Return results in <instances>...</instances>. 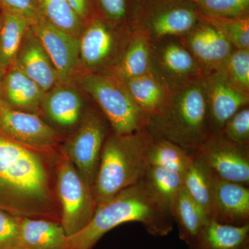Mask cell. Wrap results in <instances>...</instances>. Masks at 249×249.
Listing matches in <instances>:
<instances>
[{"mask_svg":"<svg viewBox=\"0 0 249 249\" xmlns=\"http://www.w3.org/2000/svg\"><path fill=\"white\" fill-rule=\"evenodd\" d=\"M221 134L225 138L239 145H249V106L236 112L223 127Z\"/></svg>","mask_w":249,"mask_h":249,"instance_id":"836d02e7","label":"cell"},{"mask_svg":"<svg viewBox=\"0 0 249 249\" xmlns=\"http://www.w3.org/2000/svg\"><path fill=\"white\" fill-rule=\"evenodd\" d=\"M0 12L18 15L32 24L40 18L38 0H0Z\"/></svg>","mask_w":249,"mask_h":249,"instance_id":"d590c367","label":"cell"},{"mask_svg":"<svg viewBox=\"0 0 249 249\" xmlns=\"http://www.w3.org/2000/svg\"><path fill=\"white\" fill-rule=\"evenodd\" d=\"M18 220L19 248L67 249L68 237L61 223L26 217H18Z\"/></svg>","mask_w":249,"mask_h":249,"instance_id":"ac0fdd59","label":"cell"},{"mask_svg":"<svg viewBox=\"0 0 249 249\" xmlns=\"http://www.w3.org/2000/svg\"><path fill=\"white\" fill-rule=\"evenodd\" d=\"M57 193L61 206V224L67 237L80 232L97 209L93 189L65 155L58 167Z\"/></svg>","mask_w":249,"mask_h":249,"instance_id":"9c48e42d","label":"cell"},{"mask_svg":"<svg viewBox=\"0 0 249 249\" xmlns=\"http://www.w3.org/2000/svg\"><path fill=\"white\" fill-rule=\"evenodd\" d=\"M201 16L232 18L249 16V0H191Z\"/></svg>","mask_w":249,"mask_h":249,"instance_id":"1f68e13d","label":"cell"},{"mask_svg":"<svg viewBox=\"0 0 249 249\" xmlns=\"http://www.w3.org/2000/svg\"><path fill=\"white\" fill-rule=\"evenodd\" d=\"M68 1L84 24L96 16L93 0H68Z\"/></svg>","mask_w":249,"mask_h":249,"instance_id":"8d00e7d4","label":"cell"},{"mask_svg":"<svg viewBox=\"0 0 249 249\" xmlns=\"http://www.w3.org/2000/svg\"><path fill=\"white\" fill-rule=\"evenodd\" d=\"M107 137L104 118L96 111H89L83 114L79 127L65 143V155L92 189Z\"/></svg>","mask_w":249,"mask_h":249,"instance_id":"30bf717a","label":"cell"},{"mask_svg":"<svg viewBox=\"0 0 249 249\" xmlns=\"http://www.w3.org/2000/svg\"><path fill=\"white\" fill-rule=\"evenodd\" d=\"M222 70L232 84L249 94V49H235Z\"/></svg>","mask_w":249,"mask_h":249,"instance_id":"d6a6232c","label":"cell"},{"mask_svg":"<svg viewBox=\"0 0 249 249\" xmlns=\"http://www.w3.org/2000/svg\"><path fill=\"white\" fill-rule=\"evenodd\" d=\"M131 34L96 15L85 22L78 37L80 67L85 73L110 71L120 60Z\"/></svg>","mask_w":249,"mask_h":249,"instance_id":"8992f818","label":"cell"},{"mask_svg":"<svg viewBox=\"0 0 249 249\" xmlns=\"http://www.w3.org/2000/svg\"><path fill=\"white\" fill-rule=\"evenodd\" d=\"M143 179L156 201L172 216L177 198L183 187V175L150 166Z\"/></svg>","mask_w":249,"mask_h":249,"instance_id":"484cf974","label":"cell"},{"mask_svg":"<svg viewBox=\"0 0 249 249\" xmlns=\"http://www.w3.org/2000/svg\"><path fill=\"white\" fill-rule=\"evenodd\" d=\"M201 19L200 13L191 0H141L132 31H143L151 41L181 37Z\"/></svg>","mask_w":249,"mask_h":249,"instance_id":"52a82bcc","label":"cell"},{"mask_svg":"<svg viewBox=\"0 0 249 249\" xmlns=\"http://www.w3.org/2000/svg\"><path fill=\"white\" fill-rule=\"evenodd\" d=\"M151 40L145 32L134 30L122 56L109 73L123 81L150 73Z\"/></svg>","mask_w":249,"mask_h":249,"instance_id":"44dd1931","label":"cell"},{"mask_svg":"<svg viewBox=\"0 0 249 249\" xmlns=\"http://www.w3.org/2000/svg\"><path fill=\"white\" fill-rule=\"evenodd\" d=\"M0 24H1V19H0Z\"/></svg>","mask_w":249,"mask_h":249,"instance_id":"ab89813d","label":"cell"},{"mask_svg":"<svg viewBox=\"0 0 249 249\" xmlns=\"http://www.w3.org/2000/svg\"><path fill=\"white\" fill-rule=\"evenodd\" d=\"M31 29L48 54L58 75V83L70 84L80 66L79 39L40 18Z\"/></svg>","mask_w":249,"mask_h":249,"instance_id":"7c38bea8","label":"cell"},{"mask_svg":"<svg viewBox=\"0 0 249 249\" xmlns=\"http://www.w3.org/2000/svg\"><path fill=\"white\" fill-rule=\"evenodd\" d=\"M124 82L134 101L149 118L164 110L173 98L174 93L150 73Z\"/></svg>","mask_w":249,"mask_h":249,"instance_id":"603a6c76","label":"cell"},{"mask_svg":"<svg viewBox=\"0 0 249 249\" xmlns=\"http://www.w3.org/2000/svg\"><path fill=\"white\" fill-rule=\"evenodd\" d=\"M146 129L195 153L212 135L203 80L174 93L168 107L150 118Z\"/></svg>","mask_w":249,"mask_h":249,"instance_id":"277c9868","label":"cell"},{"mask_svg":"<svg viewBox=\"0 0 249 249\" xmlns=\"http://www.w3.org/2000/svg\"><path fill=\"white\" fill-rule=\"evenodd\" d=\"M214 175L196 156L183 175V186L187 193L207 214L210 219L213 213V191Z\"/></svg>","mask_w":249,"mask_h":249,"instance_id":"4316f807","label":"cell"},{"mask_svg":"<svg viewBox=\"0 0 249 249\" xmlns=\"http://www.w3.org/2000/svg\"><path fill=\"white\" fill-rule=\"evenodd\" d=\"M193 155L217 178L246 186L249 184L248 145H239L221 134H213Z\"/></svg>","mask_w":249,"mask_h":249,"instance_id":"8fae6325","label":"cell"},{"mask_svg":"<svg viewBox=\"0 0 249 249\" xmlns=\"http://www.w3.org/2000/svg\"><path fill=\"white\" fill-rule=\"evenodd\" d=\"M45 162L0 130V209L18 217L55 219Z\"/></svg>","mask_w":249,"mask_h":249,"instance_id":"6da1fadb","label":"cell"},{"mask_svg":"<svg viewBox=\"0 0 249 249\" xmlns=\"http://www.w3.org/2000/svg\"><path fill=\"white\" fill-rule=\"evenodd\" d=\"M193 158L194 155L173 142L152 137L148 150L150 166L159 167L183 175Z\"/></svg>","mask_w":249,"mask_h":249,"instance_id":"83f0119b","label":"cell"},{"mask_svg":"<svg viewBox=\"0 0 249 249\" xmlns=\"http://www.w3.org/2000/svg\"><path fill=\"white\" fill-rule=\"evenodd\" d=\"M201 19L217 29L235 49H249V16L240 18Z\"/></svg>","mask_w":249,"mask_h":249,"instance_id":"4dcf8cb0","label":"cell"},{"mask_svg":"<svg viewBox=\"0 0 249 249\" xmlns=\"http://www.w3.org/2000/svg\"><path fill=\"white\" fill-rule=\"evenodd\" d=\"M3 101L18 110L35 113L42 107L45 92L14 64L4 73L1 85Z\"/></svg>","mask_w":249,"mask_h":249,"instance_id":"d6986e66","label":"cell"},{"mask_svg":"<svg viewBox=\"0 0 249 249\" xmlns=\"http://www.w3.org/2000/svg\"><path fill=\"white\" fill-rule=\"evenodd\" d=\"M249 190L246 186L214 175L212 218L223 224H249Z\"/></svg>","mask_w":249,"mask_h":249,"instance_id":"2e32d148","label":"cell"},{"mask_svg":"<svg viewBox=\"0 0 249 249\" xmlns=\"http://www.w3.org/2000/svg\"><path fill=\"white\" fill-rule=\"evenodd\" d=\"M172 217L178 224L180 238L189 247L196 242L211 220L183 186L177 198Z\"/></svg>","mask_w":249,"mask_h":249,"instance_id":"cb8c5ba5","label":"cell"},{"mask_svg":"<svg viewBox=\"0 0 249 249\" xmlns=\"http://www.w3.org/2000/svg\"><path fill=\"white\" fill-rule=\"evenodd\" d=\"M40 18L67 34L79 37L84 23L68 0H38Z\"/></svg>","mask_w":249,"mask_h":249,"instance_id":"f1b7e54d","label":"cell"},{"mask_svg":"<svg viewBox=\"0 0 249 249\" xmlns=\"http://www.w3.org/2000/svg\"><path fill=\"white\" fill-rule=\"evenodd\" d=\"M42 107L49 119L62 127L76 125L83 116L81 96L70 84L58 83L46 92Z\"/></svg>","mask_w":249,"mask_h":249,"instance_id":"ffe728a7","label":"cell"},{"mask_svg":"<svg viewBox=\"0 0 249 249\" xmlns=\"http://www.w3.org/2000/svg\"><path fill=\"white\" fill-rule=\"evenodd\" d=\"M172 218L156 201L142 178L98 205L89 224L68 237L67 249H91L105 234L128 222L142 223L152 235H167L173 230Z\"/></svg>","mask_w":249,"mask_h":249,"instance_id":"7a4b0ae2","label":"cell"},{"mask_svg":"<svg viewBox=\"0 0 249 249\" xmlns=\"http://www.w3.org/2000/svg\"><path fill=\"white\" fill-rule=\"evenodd\" d=\"M0 130L34 150L49 148L58 140L56 130L35 113L13 109L6 104L0 111Z\"/></svg>","mask_w":249,"mask_h":249,"instance_id":"9a60e30c","label":"cell"},{"mask_svg":"<svg viewBox=\"0 0 249 249\" xmlns=\"http://www.w3.org/2000/svg\"><path fill=\"white\" fill-rule=\"evenodd\" d=\"M4 73L2 71H0V111L1 110L3 107L5 106V103L3 101L2 94H1V85H2L3 78H4Z\"/></svg>","mask_w":249,"mask_h":249,"instance_id":"74e56055","label":"cell"},{"mask_svg":"<svg viewBox=\"0 0 249 249\" xmlns=\"http://www.w3.org/2000/svg\"><path fill=\"white\" fill-rule=\"evenodd\" d=\"M0 71L5 73L14 64L32 24L26 18L8 12H0Z\"/></svg>","mask_w":249,"mask_h":249,"instance_id":"d4e9b609","label":"cell"},{"mask_svg":"<svg viewBox=\"0 0 249 249\" xmlns=\"http://www.w3.org/2000/svg\"><path fill=\"white\" fill-rule=\"evenodd\" d=\"M19 245L18 217L0 209V249H16Z\"/></svg>","mask_w":249,"mask_h":249,"instance_id":"e575fe53","label":"cell"},{"mask_svg":"<svg viewBox=\"0 0 249 249\" xmlns=\"http://www.w3.org/2000/svg\"><path fill=\"white\" fill-rule=\"evenodd\" d=\"M249 225L234 226L211 219L190 249H249Z\"/></svg>","mask_w":249,"mask_h":249,"instance_id":"7402d4cb","label":"cell"},{"mask_svg":"<svg viewBox=\"0 0 249 249\" xmlns=\"http://www.w3.org/2000/svg\"><path fill=\"white\" fill-rule=\"evenodd\" d=\"M179 37L196 60L204 78L222 70L235 49L217 29L202 19Z\"/></svg>","mask_w":249,"mask_h":249,"instance_id":"4fadbf2b","label":"cell"},{"mask_svg":"<svg viewBox=\"0 0 249 249\" xmlns=\"http://www.w3.org/2000/svg\"><path fill=\"white\" fill-rule=\"evenodd\" d=\"M150 73L172 92L204 79L196 60L179 37L151 41Z\"/></svg>","mask_w":249,"mask_h":249,"instance_id":"ba28073f","label":"cell"},{"mask_svg":"<svg viewBox=\"0 0 249 249\" xmlns=\"http://www.w3.org/2000/svg\"><path fill=\"white\" fill-rule=\"evenodd\" d=\"M152 138L146 129L107 136L93 186L98 206L145 178L150 167L148 150Z\"/></svg>","mask_w":249,"mask_h":249,"instance_id":"3957f363","label":"cell"},{"mask_svg":"<svg viewBox=\"0 0 249 249\" xmlns=\"http://www.w3.org/2000/svg\"><path fill=\"white\" fill-rule=\"evenodd\" d=\"M93 2L96 16L132 32L141 0H93Z\"/></svg>","mask_w":249,"mask_h":249,"instance_id":"f546056e","label":"cell"},{"mask_svg":"<svg viewBox=\"0 0 249 249\" xmlns=\"http://www.w3.org/2000/svg\"><path fill=\"white\" fill-rule=\"evenodd\" d=\"M14 64L45 93L58 84L53 64L31 27L23 39Z\"/></svg>","mask_w":249,"mask_h":249,"instance_id":"e0dca14e","label":"cell"},{"mask_svg":"<svg viewBox=\"0 0 249 249\" xmlns=\"http://www.w3.org/2000/svg\"><path fill=\"white\" fill-rule=\"evenodd\" d=\"M80 85L102 111L114 133L124 135L146 129L150 118L134 101L125 83L115 75L84 73Z\"/></svg>","mask_w":249,"mask_h":249,"instance_id":"5b68a950","label":"cell"},{"mask_svg":"<svg viewBox=\"0 0 249 249\" xmlns=\"http://www.w3.org/2000/svg\"><path fill=\"white\" fill-rule=\"evenodd\" d=\"M203 83L211 132L212 135L219 134L229 119L242 108L249 106V94L232 84L223 70L205 76Z\"/></svg>","mask_w":249,"mask_h":249,"instance_id":"5bb4252c","label":"cell"},{"mask_svg":"<svg viewBox=\"0 0 249 249\" xmlns=\"http://www.w3.org/2000/svg\"><path fill=\"white\" fill-rule=\"evenodd\" d=\"M21 249V248H18V249Z\"/></svg>","mask_w":249,"mask_h":249,"instance_id":"f35d334b","label":"cell"}]
</instances>
